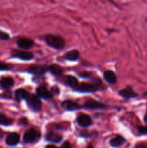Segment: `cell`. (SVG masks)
<instances>
[{
	"label": "cell",
	"mask_w": 147,
	"mask_h": 148,
	"mask_svg": "<svg viewBox=\"0 0 147 148\" xmlns=\"http://www.w3.org/2000/svg\"><path fill=\"white\" fill-rule=\"evenodd\" d=\"M24 101L27 103V105L32 111H35V112H38L41 110L42 107V103L40 101V98L35 95L30 93L27 92V95H26L25 98H24Z\"/></svg>",
	"instance_id": "cell-1"
},
{
	"label": "cell",
	"mask_w": 147,
	"mask_h": 148,
	"mask_svg": "<svg viewBox=\"0 0 147 148\" xmlns=\"http://www.w3.org/2000/svg\"><path fill=\"white\" fill-rule=\"evenodd\" d=\"M45 40L46 43L55 49H62L65 46V41L63 38L59 36L49 34L46 36Z\"/></svg>",
	"instance_id": "cell-2"
},
{
	"label": "cell",
	"mask_w": 147,
	"mask_h": 148,
	"mask_svg": "<svg viewBox=\"0 0 147 148\" xmlns=\"http://www.w3.org/2000/svg\"><path fill=\"white\" fill-rule=\"evenodd\" d=\"M101 82L99 80H96V82L93 83H86V82H82L77 85L75 90L80 92H94L98 90L100 87Z\"/></svg>",
	"instance_id": "cell-3"
},
{
	"label": "cell",
	"mask_w": 147,
	"mask_h": 148,
	"mask_svg": "<svg viewBox=\"0 0 147 148\" xmlns=\"http://www.w3.org/2000/svg\"><path fill=\"white\" fill-rule=\"evenodd\" d=\"M40 134L38 131L34 128L27 130L23 136V140L26 143H33L37 141L40 139Z\"/></svg>",
	"instance_id": "cell-4"
},
{
	"label": "cell",
	"mask_w": 147,
	"mask_h": 148,
	"mask_svg": "<svg viewBox=\"0 0 147 148\" xmlns=\"http://www.w3.org/2000/svg\"><path fill=\"white\" fill-rule=\"evenodd\" d=\"M82 107L86 108H89V109H102L106 107L105 104L102 103L97 101L94 99H87L84 102V104Z\"/></svg>",
	"instance_id": "cell-5"
},
{
	"label": "cell",
	"mask_w": 147,
	"mask_h": 148,
	"mask_svg": "<svg viewBox=\"0 0 147 148\" xmlns=\"http://www.w3.org/2000/svg\"><path fill=\"white\" fill-rule=\"evenodd\" d=\"M12 56L24 61H29L33 59V54L30 52L24 51L14 50L12 52Z\"/></svg>",
	"instance_id": "cell-6"
},
{
	"label": "cell",
	"mask_w": 147,
	"mask_h": 148,
	"mask_svg": "<svg viewBox=\"0 0 147 148\" xmlns=\"http://www.w3.org/2000/svg\"><path fill=\"white\" fill-rule=\"evenodd\" d=\"M48 71V66H45V65H34V66H31L28 69L29 72L33 75H37V76L44 75Z\"/></svg>",
	"instance_id": "cell-7"
},
{
	"label": "cell",
	"mask_w": 147,
	"mask_h": 148,
	"mask_svg": "<svg viewBox=\"0 0 147 148\" xmlns=\"http://www.w3.org/2000/svg\"><path fill=\"white\" fill-rule=\"evenodd\" d=\"M76 122L80 127H87L92 124V119L89 117V116L86 114H82L77 117L76 119Z\"/></svg>",
	"instance_id": "cell-8"
},
{
	"label": "cell",
	"mask_w": 147,
	"mask_h": 148,
	"mask_svg": "<svg viewBox=\"0 0 147 148\" xmlns=\"http://www.w3.org/2000/svg\"><path fill=\"white\" fill-rule=\"evenodd\" d=\"M61 106L63 107L65 110H67V111H76V110L80 109L81 108H82V106L76 103V102L70 101V100H67V101H63L61 104Z\"/></svg>",
	"instance_id": "cell-9"
},
{
	"label": "cell",
	"mask_w": 147,
	"mask_h": 148,
	"mask_svg": "<svg viewBox=\"0 0 147 148\" xmlns=\"http://www.w3.org/2000/svg\"><path fill=\"white\" fill-rule=\"evenodd\" d=\"M36 92L37 95H38L40 98H43V99H50L53 97L51 91H49L46 87L44 86H40L37 88L36 90Z\"/></svg>",
	"instance_id": "cell-10"
},
{
	"label": "cell",
	"mask_w": 147,
	"mask_h": 148,
	"mask_svg": "<svg viewBox=\"0 0 147 148\" xmlns=\"http://www.w3.org/2000/svg\"><path fill=\"white\" fill-rule=\"evenodd\" d=\"M20 136L17 133H10L6 139V143L9 146H14L20 142Z\"/></svg>",
	"instance_id": "cell-11"
},
{
	"label": "cell",
	"mask_w": 147,
	"mask_h": 148,
	"mask_svg": "<svg viewBox=\"0 0 147 148\" xmlns=\"http://www.w3.org/2000/svg\"><path fill=\"white\" fill-rule=\"evenodd\" d=\"M17 46L20 48L22 49H30L33 45V41L29 38H21L18 39L17 41Z\"/></svg>",
	"instance_id": "cell-12"
},
{
	"label": "cell",
	"mask_w": 147,
	"mask_h": 148,
	"mask_svg": "<svg viewBox=\"0 0 147 148\" xmlns=\"http://www.w3.org/2000/svg\"><path fill=\"white\" fill-rule=\"evenodd\" d=\"M119 94L121 96L125 98H135V97H136L138 95V94L131 87H127L126 88H124V89L121 90L120 91H119Z\"/></svg>",
	"instance_id": "cell-13"
},
{
	"label": "cell",
	"mask_w": 147,
	"mask_h": 148,
	"mask_svg": "<svg viewBox=\"0 0 147 148\" xmlns=\"http://www.w3.org/2000/svg\"><path fill=\"white\" fill-rule=\"evenodd\" d=\"M62 139H63V137L61 135H60L58 133L53 132H50L46 136V140L48 142H50V143H60Z\"/></svg>",
	"instance_id": "cell-14"
},
{
	"label": "cell",
	"mask_w": 147,
	"mask_h": 148,
	"mask_svg": "<svg viewBox=\"0 0 147 148\" xmlns=\"http://www.w3.org/2000/svg\"><path fill=\"white\" fill-rule=\"evenodd\" d=\"M14 80L10 77H1L0 79V87L3 89H9L14 85Z\"/></svg>",
	"instance_id": "cell-15"
},
{
	"label": "cell",
	"mask_w": 147,
	"mask_h": 148,
	"mask_svg": "<svg viewBox=\"0 0 147 148\" xmlns=\"http://www.w3.org/2000/svg\"><path fill=\"white\" fill-rule=\"evenodd\" d=\"M63 81H64L65 84L68 86L71 87L72 88H76L77 87V85H79V82H78L77 79L76 77L73 76H71V75H66L63 77Z\"/></svg>",
	"instance_id": "cell-16"
},
{
	"label": "cell",
	"mask_w": 147,
	"mask_h": 148,
	"mask_svg": "<svg viewBox=\"0 0 147 148\" xmlns=\"http://www.w3.org/2000/svg\"><path fill=\"white\" fill-rule=\"evenodd\" d=\"M104 79L110 84H114L117 82L116 75L111 70H107L104 72Z\"/></svg>",
	"instance_id": "cell-17"
},
{
	"label": "cell",
	"mask_w": 147,
	"mask_h": 148,
	"mask_svg": "<svg viewBox=\"0 0 147 148\" xmlns=\"http://www.w3.org/2000/svg\"><path fill=\"white\" fill-rule=\"evenodd\" d=\"M63 58L68 61H76L79 58V53L77 50H71L63 55Z\"/></svg>",
	"instance_id": "cell-18"
},
{
	"label": "cell",
	"mask_w": 147,
	"mask_h": 148,
	"mask_svg": "<svg viewBox=\"0 0 147 148\" xmlns=\"http://www.w3.org/2000/svg\"><path fill=\"white\" fill-rule=\"evenodd\" d=\"M126 142L125 139L122 136H117L110 141V145L113 147H119Z\"/></svg>",
	"instance_id": "cell-19"
},
{
	"label": "cell",
	"mask_w": 147,
	"mask_h": 148,
	"mask_svg": "<svg viewBox=\"0 0 147 148\" xmlns=\"http://www.w3.org/2000/svg\"><path fill=\"white\" fill-rule=\"evenodd\" d=\"M48 71L55 76H60L63 72V69L58 64H52L48 66Z\"/></svg>",
	"instance_id": "cell-20"
},
{
	"label": "cell",
	"mask_w": 147,
	"mask_h": 148,
	"mask_svg": "<svg viewBox=\"0 0 147 148\" xmlns=\"http://www.w3.org/2000/svg\"><path fill=\"white\" fill-rule=\"evenodd\" d=\"M13 123L12 120L11 119L8 118L4 114L0 113V124L3 126H10Z\"/></svg>",
	"instance_id": "cell-21"
},
{
	"label": "cell",
	"mask_w": 147,
	"mask_h": 148,
	"mask_svg": "<svg viewBox=\"0 0 147 148\" xmlns=\"http://www.w3.org/2000/svg\"><path fill=\"white\" fill-rule=\"evenodd\" d=\"M27 92L23 89H18L15 92V98L18 102H20L21 100H24L27 95Z\"/></svg>",
	"instance_id": "cell-22"
},
{
	"label": "cell",
	"mask_w": 147,
	"mask_h": 148,
	"mask_svg": "<svg viewBox=\"0 0 147 148\" xmlns=\"http://www.w3.org/2000/svg\"><path fill=\"white\" fill-rule=\"evenodd\" d=\"M9 39H10V36H9L8 33L0 30V40H9Z\"/></svg>",
	"instance_id": "cell-23"
},
{
	"label": "cell",
	"mask_w": 147,
	"mask_h": 148,
	"mask_svg": "<svg viewBox=\"0 0 147 148\" xmlns=\"http://www.w3.org/2000/svg\"><path fill=\"white\" fill-rule=\"evenodd\" d=\"M9 69H10V67L7 64L0 62V71H7Z\"/></svg>",
	"instance_id": "cell-24"
},
{
	"label": "cell",
	"mask_w": 147,
	"mask_h": 148,
	"mask_svg": "<svg viewBox=\"0 0 147 148\" xmlns=\"http://www.w3.org/2000/svg\"><path fill=\"white\" fill-rule=\"evenodd\" d=\"M138 131L142 134H147V126L146 127H138Z\"/></svg>",
	"instance_id": "cell-25"
},
{
	"label": "cell",
	"mask_w": 147,
	"mask_h": 148,
	"mask_svg": "<svg viewBox=\"0 0 147 148\" xmlns=\"http://www.w3.org/2000/svg\"><path fill=\"white\" fill-rule=\"evenodd\" d=\"M83 78H88L91 76L92 74L90 72H81V73L79 74Z\"/></svg>",
	"instance_id": "cell-26"
},
{
	"label": "cell",
	"mask_w": 147,
	"mask_h": 148,
	"mask_svg": "<svg viewBox=\"0 0 147 148\" xmlns=\"http://www.w3.org/2000/svg\"><path fill=\"white\" fill-rule=\"evenodd\" d=\"M135 148H147V144L144 143H138L135 145Z\"/></svg>",
	"instance_id": "cell-27"
},
{
	"label": "cell",
	"mask_w": 147,
	"mask_h": 148,
	"mask_svg": "<svg viewBox=\"0 0 147 148\" xmlns=\"http://www.w3.org/2000/svg\"><path fill=\"white\" fill-rule=\"evenodd\" d=\"M61 148H71V146L70 143H69V142H64V143L62 144Z\"/></svg>",
	"instance_id": "cell-28"
},
{
	"label": "cell",
	"mask_w": 147,
	"mask_h": 148,
	"mask_svg": "<svg viewBox=\"0 0 147 148\" xmlns=\"http://www.w3.org/2000/svg\"><path fill=\"white\" fill-rule=\"evenodd\" d=\"M20 122L22 124H26L27 123V119H26L22 118V119H20Z\"/></svg>",
	"instance_id": "cell-29"
},
{
	"label": "cell",
	"mask_w": 147,
	"mask_h": 148,
	"mask_svg": "<svg viewBox=\"0 0 147 148\" xmlns=\"http://www.w3.org/2000/svg\"><path fill=\"white\" fill-rule=\"evenodd\" d=\"M45 148H59V147H57L56 145H48L46 146V147Z\"/></svg>",
	"instance_id": "cell-30"
},
{
	"label": "cell",
	"mask_w": 147,
	"mask_h": 148,
	"mask_svg": "<svg viewBox=\"0 0 147 148\" xmlns=\"http://www.w3.org/2000/svg\"><path fill=\"white\" fill-rule=\"evenodd\" d=\"M144 122H145V124H147V113L145 114V116H144Z\"/></svg>",
	"instance_id": "cell-31"
},
{
	"label": "cell",
	"mask_w": 147,
	"mask_h": 148,
	"mask_svg": "<svg viewBox=\"0 0 147 148\" xmlns=\"http://www.w3.org/2000/svg\"><path fill=\"white\" fill-rule=\"evenodd\" d=\"M108 1H109L110 2H111V3H112V4H113L114 5H116V6H117V4H115V1H114L113 0H108Z\"/></svg>",
	"instance_id": "cell-32"
},
{
	"label": "cell",
	"mask_w": 147,
	"mask_h": 148,
	"mask_svg": "<svg viewBox=\"0 0 147 148\" xmlns=\"http://www.w3.org/2000/svg\"><path fill=\"white\" fill-rule=\"evenodd\" d=\"M86 148H94V147H93V146H92V145H89Z\"/></svg>",
	"instance_id": "cell-33"
},
{
	"label": "cell",
	"mask_w": 147,
	"mask_h": 148,
	"mask_svg": "<svg viewBox=\"0 0 147 148\" xmlns=\"http://www.w3.org/2000/svg\"><path fill=\"white\" fill-rule=\"evenodd\" d=\"M144 95H147V92H146L145 93H144Z\"/></svg>",
	"instance_id": "cell-34"
}]
</instances>
